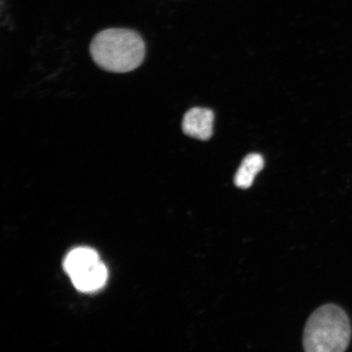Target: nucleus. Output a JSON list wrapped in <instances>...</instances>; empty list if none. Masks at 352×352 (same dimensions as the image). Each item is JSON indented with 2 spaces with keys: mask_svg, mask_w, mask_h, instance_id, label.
<instances>
[{
  "mask_svg": "<svg viewBox=\"0 0 352 352\" xmlns=\"http://www.w3.org/2000/svg\"><path fill=\"white\" fill-rule=\"evenodd\" d=\"M90 54L101 69L113 73H127L143 63L145 44L135 30L110 28L92 38Z\"/></svg>",
  "mask_w": 352,
  "mask_h": 352,
  "instance_id": "1",
  "label": "nucleus"
},
{
  "mask_svg": "<svg viewBox=\"0 0 352 352\" xmlns=\"http://www.w3.org/2000/svg\"><path fill=\"white\" fill-rule=\"evenodd\" d=\"M349 316L336 305L320 307L307 321L303 331V349L307 352H342L351 338Z\"/></svg>",
  "mask_w": 352,
  "mask_h": 352,
  "instance_id": "2",
  "label": "nucleus"
},
{
  "mask_svg": "<svg viewBox=\"0 0 352 352\" xmlns=\"http://www.w3.org/2000/svg\"><path fill=\"white\" fill-rule=\"evenodd\" d=\"M66 274L76 288L81 292L91 293L102 288L108 279V271L96 250L87 248L70 252L64 261Z\"/></svg>",
  "mask_w": 352,
  "mask_h": 352,
  "instance_id": "3",
  "label": "nucleus"
},
{
  "mask_svg": "<svg viewBox=\"0 0 352 352\" xmlns=\"http://www.w3.org/2000/svg\"><path fill=\"white\" fill-rule=\"evenodd\" d=\"M214 116L212 110L196 107L184 114L182 129L190 138L208 140L213 134Z\"/></svg>",
  "mask_w": 352,
  "mask_h": 352,
  "instance_id": "4",
  "label": "nucleus"
},
{
  "mask_svg": "<svg viewBox=\"0 0 352 352\" xmlns=\"http://www.w3.org/2000/svg\"><path fill=\"white\" fill-rule=\"evenodd\" d=\"M263 157L258 153H250L242 161L234 177L236 187L246 189L252 186L255 176L263 170Z\"/></svg>",
  "mask_w": 352,
  "mask_h": 352,
  "instance_id": "5",
  "label": "nucleus"
}]
</instances>
